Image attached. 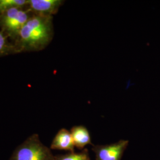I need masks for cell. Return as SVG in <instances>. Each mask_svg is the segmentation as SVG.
<instances>
[{"label":"cell","instance_id":"cell-4","mask_svg":"<svg viewBox=\"0 0 160 160\" xmlns=\"http://www.w3.org/2000/svg\"><path fill=\"white\" fill-rule=\"evenodd\" d=\"M129 144L128 140H120L109 145H92L96 160H121Z\"/></svg>","mask_w":160,"mask_h":160},{"label":"cell","instance_id":"cell-10","mask_svg":"<svg viewBox=\"0 0 160 160\" xmlns=\"http://www.w3.org/2000/svg\"><path fill=\"white\" fill-rule=\"evenodd\" d=\"M16 53L14 45H12L7 40L5 33L0 31V57Z\"/></svg>","mask_w":160,"mask_h":160},{"label":"cell","instance_id":"cell-6","mask_svg":"<svg viewBox=\"0 0 160 160\" xmlns=\"http://www.w3.org/2000/svg\"><path fill=\"white\" fill-rule=\"evenodd\" d=\"M75 145L71 132L62 128L60 129L53 138L51 149L74 152Z\"/></svg>","mask_w":160,"mask_h":160},{"label":"cell","instance_id":"cell-7","mask_svg":"<svg viewBox=\"0 0 160 160\" xmlns=\"http://www.w3.org/2000/svg\"><path fill=\"white\" fill-rule=\"evenodd\" d=\"M72 135L75 147L79 149H82L87 145H92V138L88 129L85 126H75L71 128Z\"/></svg>","mask_w":160,"mask_h":160},{"label":"cell","instance_id":"cell-9","mask_svg":"<svg viewBox=\"0 0 160 160\" xmlns=\"http://www.w3.org/2000/svg\"><path fill=\"white\" fill-rule=\"evenodd\" d=\"M55 160H90L87 149H84L80 152H69L66 154L55 156Z\"/></svg>","mask_w":160,"mask_h":160},{"label":"cell","instance_id":"cell-2","mask_svg":"<svg viewBox=\"0 0 160 160\" xmlns=\"http://www.w3.org/2000/svg\"><path fill=\"white\" fill-rule=\"evenodd\" d=\"M9 160H55V156L40 142L39 135L33 134L17 147Z\"/></svg>","mask_w":160,"mask_h":160},{"label":"cell","instance_id":"cell-1","mask_svg":"<svg viewBox=\"0 0 160 160\" xmlns=\"http://www.w3.org/2000/svg\"><path fill=\"white\" fill-rule=\"evenodd\" d=\"M53 18L33 14L24 24L15 40L16 53L38 51L45 48L53 36Z\"/></svg>","mask_w":160,"mask_h":160},{"label":"cell","instance_id":"cell-8","mask_svg":"<svg viewBox=\"0 0 160 160\" xmlns=\"http://www.w3.org/2000/svg\"><path fill=\"white\" fill-rule=\"evenodd\" d=\"M29 0H0V14L7 10L14 8H23L28 6Z\"/></svg>","mask_w":160,"mask_h":160},{"label":"cell","instance_id":"cell-3","mask_svg":"<svg viewBox=\"0 0 160 160\" xmlns=\"http://www.w3.org/2000/svg\"><path fill=\"white\" fill-rule=\"evenodd\" d=\"M29 10L14 8L0 14V27L7 37L15 40L30 17Z\"/></svg>","mask_w":160,"mask_h":160},{"label":"cell","instance_id":"cell-5","mask_svg":"<svg viewBox=\"0 0 160 160\" xmlns=\"http://www.w3.org/2000/svg\"><path fill=\"white\" fill-rule=\"evenodd\" d=\"M63 2L61 0H29L28 7L33 14L52 17L57 13Z\"/></svg>","mask_w":160,"mask_h":160}]
</instances>
